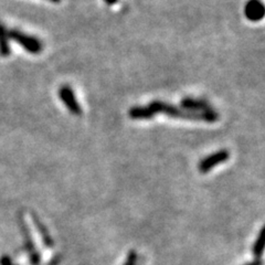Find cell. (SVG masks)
I'll use <instances>...</instances> for the list:
<instances>
[{
    "label": "cell",
    "instance_id": "obj_1",
    "mask_svg": "<svg viewBox=\"0 0 265 265\" xmlns=\"http://www.w3.org/2000/svg\"><path fill=\"white\" fill-rule=\"evenodd\" d=\"M149 107L152 115L157 113L166 114L169 117L180 118V119H189V120H202L207 123H215L219 119V114L214 110H209L206 112H200V113H195V112H188L182 110V107L175 106L172 104L163 102V101H152L147 105Z\"/></svg>",
    "mask_w": 265,
    "mask_h": 265
},
{
    "label": "cell",
    "instance_id": "obj_2",
    "mask_svg": "<svg viewBox=\"0 0 265 265\" xmlns=\"http://www.w3.org/2000/svg\"><path fill=\"white\" fill-rule=\"evenodd\" d=\"M8 35H9V39L14 40L15 42L20 44L23 49L32 54H39L43 49V44L38 38L32 37L20 30L11 29L8 31Z\"/></svg>",
    "mask_w": 265,
    "mask_h": 265
},
{
    "label": "cell",
    "instance_id": "obj_3",
    "mask_svg": "<svg viewBox=\"0 0 265 265\" xmlns=\"http://www.w3.org/2000/svg\"><path fill=\"white\" fill-rule=\"evenodd\" d=\"M230 157V152L227 149H222L215 152V154L209 155L208 157L203 158L201 162L199 163V171L201 174H207L210 170L214 169L216 165H220L222 163H226L227 160Z\"/></svg>",
    "mask_w": 265,
    "mask_h": 265
},
{
    "label": "cell",
    "instance_id": "obj_4",
    "mask_svg": "<svg viewBox=\"0 0 265 265\" xmlns=\"http://www.w3.org/2000/svg\"><path fill=\"white\" fill-rule=\"evenodd\" d=\"M59 98L64 103V105L66 106L72 114L75 116H79L82 114V108L79 102L76 101L75 94L73 90L70 86L64 85L61 86L59 90Z\"/></svg>",
    "mask_w": 265,
    "mask_h": 265
},
{
    "label": "cell",
    "instance_id": "obj_5",
    "mask_svg": "<svg viewBox=\"0 0 265 265\" xmlns=\"http://www.w3.org/2000/svg\"><path fill=\"white\" fill-rule=\"evenodd\" d=\"M244 14L251 21H259L264 17V5L261 0H250L244 8Z\"/></svg>",
    "mask_w": 265,
    "mask_h": 265
},
{
    "label": "cell",
    "instance_id": "obj_6",
    "mask_svg": "<svg viewBox=\"0 0 265 265\" xmlns=\"http://www.w3.org/2000/svg\"><path fill=\"white\" fill-rule=\"evenodd\" d=\"M180 106L182 110H186L188 112H195V113H200V112H206L211 110L210 104H209L206 99H191V98H184L180 102Z\"/></svg>",
    "mask_w": 265,
    "mask_h": 265
},
{
    "label": "cell",
    "instance_id": "obj_7",
    "mask_svg": "<svg viewBox=\"0 0 265 265\" xmlns=\"http://www.w3.org/2000/svg\"><path fill=\"white\" fill-rule=\"evenodd\" d=\"M32 219H33V223H34L35 228L38 229L39 234L41 235V239L43 241L44 246H46L47 248H52V247H53L54 246V241H53V239L51 238V235L49 233V231H48L47 227L44 226V224L41 222V221H40L38 219V216H35L34 215H32Z\"/></svg>",
    "mask_w": 265,
    "mask_h": 265
},
{
    "label": "cell",
    "instance_id": "obj_8",
    "mask_svg": "<svg viewBox=\"0 0 265 265\" xmlns=\"http://www.w3.org/2000/svg\"><path fill=\"white\" fill-rule=\"evenodd\" d=\"M0 55L3 58L10 55V44L9 35L3 23L0 22Z\"/></svg>",
    "mask_w": 265,
    "mask_h": 265
},
{
    "label": "cell",
    "instance_id": "obj_9",
    "mask_svg": "<svg viewBox=\"0 0 265 265\" xmlns=\"http://www.w3.org/2000/svg\"><path fill=\"white\" fill-rule=\"evenodd\" d=\"M128 115L132 119H149L154 117V115L151 114L149 107L146 106H135L132 107Z\"/></svg>",
    "mask_w": 265,
    "mask_h": 265
},
{
    "label": "cell",
    "instance_id": "obj_10",
    "mask_svg": "<svg viewBox=\"0 0 265 265\" xmlns=\"http://www.w3.org/2000/svg\"><path fill=\"white\" fill-rule=\"evenodd\" d=\"M264 233H265V229L262 228V229H261L258 238H256V240H255L254 244H253L252 252H253V255L255 256V259H260L263 254V251H264Z\"/></svg>",
    "mask_w": 265,
    "mask_h": 265
},
{
    "label": "cell",
    "instance_id": "obj_11",
    "mask_svg": "<svg viewBox=\"0 0 265 265\" xmlns=\"http://www.w3.org/2000/svg\"><path fill=\"white\" fill-rule=\"evenodd\" d=\"M137 252L135 250H131L127 254V259L123 265H137Z\"/></svg>",
    "mask_w": 265,
    "mask_h": 265
},
{
    "label": "cell",
    "instance_id": "obj_12",
    "mask_svg": "<svg viewBox=\"0 0 265 265\" xmlns=\"http://www.w3.org/2000/svg\"><path fill=\"white\" fill-rule=\"evenodd\" d=\"M0 265H15V264H13V262H11L9 256L3 255L2 258L0 259Z\"/></svg>",
    "mask_w": 265,
    "mask_h": 265
},
{
    "label": "cell",
    "instance_id": "obj_13",
    "mask_svg": "<svg viewBox=\"0 0 265 265\" xmlns=\"http://www.w3.org/2000/svg\"><path fill=\"white\" fill-rule=\"evenodd\" d=\"M244 265H263V261L261 259H255L254 261H252V262H248Z\"/></svg>",
    "mask_w": 265,
    "mask_h": 265
},
{
    "label": "cell",
    "instance_id": "obj_14",
    "mask_svg": "<svg viewBox=\"0 0 265 265\" xmlns=\"http://www.w3.org/2000/svg\"><path fill=\"white\" fill-rule=\"evenodd\" d=\"M104 1H105L106 3H107V5H115V3L116 2H117L118 1V0H104Z\"/></svg>",
    "mask_w": 265,
    "mask_h": 265
},
{
    "label": "cell",
    "instance_id": "obj_15",
    "mask_svg": "<svg viewBox=\"0 0 265 265\" xmlns=\"http://www.w3.org/2000/svg\"><path fill=\"white\" fill-rule=\"evenodd\" d=\"M49 1H51V2H53V3H59L60 1H61V0H49Z\"/></svg>",
    "mask_w": 265,
    "mask_h": 265
}]
</instances>
